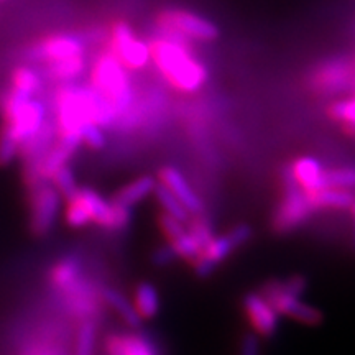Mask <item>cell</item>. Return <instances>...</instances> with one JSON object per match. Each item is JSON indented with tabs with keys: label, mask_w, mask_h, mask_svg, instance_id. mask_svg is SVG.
Returning <instances> with one entry per match:
<instances>
[{
	"label": "cell",
	"mask_w": 355,
	"mask_h": 355,
	"mask_svg": "<svg viewBox=\"0 0 355 355\" xmlns=\"http://www.w3.org/2000/svg\"><path fill=\"white\" fill-rule=\"evenodd\" d=\"M148 46L150 61L176 91L196 92L207 83V68L193 55V48L188 44L158 35Z\"/></svg>",
	"instance_id": "1"
},
{
	"label": "cell",
	"mask_w": 355,
	"mask_h": 355,
	"mask_svg": "<svg viewBox=\"0 0 355 355\" xmlns=\"http://www.w3.org/2000/svg\"><path fill=\"white\" fill-rule=\"evenodd\" d=\"M99 94L117 109L119 115L125 114L132 105V84L127 69L119 63L109 50L99 53L91 66V84Z\"/></svg>",
	"instance_id": "2"
},
{
	"label": "cell",
	"mask_w": 355,
	"mask_h": 355,
	"mask_svg": "<svg viewBox=\"0 0 355 355\" xmlns=\"http://www.w3.org/2000/svg\"><path fill=\"white\" fill-rule=\"evenodd\" d=\"M157 30L159 37L175 40L188 46L193 42H212L219 37V28L214 21L181 8H170L159 13Z\"/></svg>",
	"instance_id": "3"
},
{
	"label": "cell",
	"mask_w": 355,
	"mask_h": 355,
	"mask_svg": "<svg viewBox=\"0 0 355 355\" xmlns=\"http://www.w3.org/2000/svg\"><path fill=\"white\" fill-rule=\"evenodd\" d=\"M250 237L252 229L248 227L247 224L235 225L234 229H230L229 232L224 235H214L209 241V243L199 252L196 259L191 261L194 273L202 278L209 277L222 261L227 260L237 248L245 245V243L250 241Z\"/></svg>",
	"instance_id": "4"
},
{
	"label": "cell",
	"mask_w": 355,
	"mask_h": 355,
	"mask_svg": "<svg viewBox=\"0 0 355 355\" xmlns=\"http://www.w3.org/2000/svg\"><path fill=\"white\" fill-rule=\"evenodd\" d=\"M107 50L127 71H139L150 63L148 43L139 38L125 21H115Z\"/></svg>",
	"instance_id": "5"
},
{
	"label": "cell",
	"mask_w": 355,
	"mask_h": 355,
	"mask_svg": "<svg viewBox=\"0 0 355 355\" xmlns=\"http://www.w3.org/2000/svg\"><path fill=\"white\" fill-rule=\"evenodd\" d=\"M261 295L268 300V303L273 306L279 316L290 318L296 322L306 324V326H318L324 321L321 311L303 301V296L286 290L282 282L268 283Z\"/></svg>",
	"instance_id": "6"
},
{
	"label": "cell",
	"mask_w": 355,
	"mask_h": 355,
	"mask_svg": "<svg viewBox=\"0 0 355 355\" xmlns=\"http://www.w3.org/2000/svg\"><path fill=\"white\" fill-rule=\"evenodd\" d=\"M313 207L309 206L306 199L304 191H301L298 186L293 184V181L288 178L285 196L278 202L277 211L273 214V227L279 234L291 232L298 229L313 214Z\"/></svg>",
	"instance_id": "7"
},
{
	"label": "cell",
	"mask_w": 355,
	"mask_h": 355,
	"mask_svg": "<svg viewBox=\"0 0 355 355\" xmlns=\"http://www.w3.org/2000/svg\"><path fill=\"white\" fill-rule=\"evenodd\" d=\"M61 194L50 181L35 186L32 189V230L35 235L43 237L55 227V222L61 211Z\"/></svg>",
	"instance_id": "8"
},
{
	"label": "cell",
	"mask_w": 355,
	"mask_h": 355,
	"mask_svg": "<svg viewBox=\"0 0 355 355\" xmlns=\"http://www.w3.org/2000/svg\"><path fill=\"white\" fill-rule=\"evenodd\" d=\"M74 56H84V43L78 35L56 33L33 44L28 50V58L35 61H61Z\"/></svg>",
	"instance_id": "9"
},
{
	"label": "cell",
	"mask_w": 355,
	"mask_h": 355,
	"mask_svg": "<svg viewBox=\"0 0 355 355\" xmlns=\"http://www.w3.org/2000/svg\"><path fill=\"white\" fill-rule=\"evenodd\" d=\"M243 313L254 334L272 337L278 331L279 314L261 293H248L243 298Z\"/></svg>",
	"instance_id": "10"
},
{
	"label": "cell",
	"mask_w": 355,
	"mask_h": 355,
	"mask_svg": "<svg viewBox=\"0 0 355 355\" xmlns=\"http://www.w3.org/2000/svg\"><path fill=\"white\" fill-rule=\"evenodd\" d=\"M352 79V66L345 60H329L311 73L309 86L319 94H336L347 87Z\"/></svg>",
	"instance_id": "11"
},
{
	"label": "cell",
	"mask_w": 355,
	"mask_h": 355,
	"mask_svg": "<svg viewBox=\"0 0 355 355\" xmlns=\"http://www.w3.org/2000/svg\"><path fill=\"white\" fill-rule=\"evenodd\" d=\"M157 183L163 186L168 193H171L178 201L184 206V209L189 212V216H201L202 214V202L196 193H194L193 186L186 180L183 173L175 166H163L159 168L157 175Z\"/></svg>",
	"instance_id": "12"
},
{
	"label": "cell",
	"mask_w": 355,
	"mask_h": 355,
	"mask_svg": "<svg viewBox=\"0 0 355 355\" xmlns=\"http://www.w3.org/2000/svg\"><path fill=\"white\" fill-rule=\"evenodd\" d=\"M288 178L293 184L298 186L301 191H318L326 188V170L321 163L313 157H301L291 163Z\"/></svg>",
	"instance_id": "13"
},
{
	"label": "cell",
	"mask_w": 355,
	"mask_h": 355,
	"mask_svg": "<svg viewBox=\"0 0 355 355\" xmlns=\"http://www.w3.org/2000/svg\"><path fill=\"white\" fill-rule=\"evenodd\" d=\"M107 355H158L155 345L137 332L110 334L105 340Z\"/></svg>",
	"instance_id": "14"
},
{
	"label": "cell",
	"mask_w": 355,
	"mask_h": 355,
	"mask_svg": "<svg viewBox=\"0 0 355 355\" xmlns=\"http://www.w3.org/2000/svg\"><path fill=\"white\" fill-rule=\"evenodd\" d=\"M155 188H157V180L153 176L135 178L130 183L122 186L110 201L123 207V209L132 211V207H135L137 204L144 202L146 198L153 196Z\"/></svg>",
	"instance_id": "15"
},
{
	"label": "cell",
	"mask_w": 355,
	"mask_h": 355,
	"mask_svg": "<svg viewBox=\"0 0 355 355\" xmlns=\"http://www.w3.org/2000/svg\"><path fill=\"white\" fill-rule=\"evenodd\" d=\"M304 194L314 212L350 209V206H352L355 199L350 191L336 188H322L318 191H309V193Z\"/></svg>",
	"instance_id": "16"
},
{
	"label": "cell",
	"mask_w": 355,
	"mask_h": 355,
	"mask_svg": "<svg viewBox=\"0 0 355 355\" xmlns=\"http://www.w3.org/2000/svg\"><path fill=\"white\" fill-rule=\"evenodd\" d=\"M130 301L140 321H150L159 313V293L152 283H140Z\"/></svg>",
	"instance_id": "17"
},
{
	"label": "cell",
	"mask_w": 355,
	"mask_h": 355,
	"mask_svg": "<svg viewBox=\"0 0 355 355\" xmlns=\"http://www.w3.org/2000/svg\"><path fill=\"white\" fill-rule=\"evenodd\" d=\"M81 278V265L74 259H64L53 266L50 272V282L58 291L66 293L71 290Z\"/></svg>",
	"instance_id": "18"
},
{
	"label": "cell",
	"mask_w": 355,
	"mask_h": 355,
	"mask_svg": "<svg viewBox=\"0 0 355 355\" xmlns=\"http://www.w3.org/2000/svg\"><path fill=\"white\" fill-rule=\"evenodd\" d=\"M102 298H104L105 304H107L128 327H132V329L140 327V318L137 316L135 309H133L132 306V301L128 300L125 295L114 290V288H107V290H104V293H102Z\"/></svg>",
	"instance_id": "19"
},
{
	"label": "cell",
	"mask_w": 355,
	"mask_h": 355,
	"mask_svg": "<svg viewBox=\"0 0 355 355\" xmlns=\"http://www.w3.org/2000/svg\"><path fill=\"white\" fill-rule=\"evenodd\" d=\"M86 69V60L84 56H74L68 60L51 61L46 66V76L55 81L69 84L74 79H78Z\"/></svg>",
	"instance_id": "20"
},
{
	"label": "cell",
	"mask_w": 355,
	"mask_h": 355,
	"mask_svg": "<svg viewBox=\"0 0 355 355\" xmlns=\"http://www.w3.org/2000/svg\"><path fill=\"white\" fill-rule=\"evenodd\" d=\"M153 196L157 199V202L159 204V207H162V212H165V214L175 217V219L181 220V222H188L191 219L189 212L184 209V206L181 204L178 199L173 196L171 193H168V191L163 188V186H159L157 183V188L153 191Z\"/></svg>",
	"instance_id": "21"
},
{
	"label": "cell",
	"mask_w": 355,
	"mask_h": 355,
	"mask_svg": "<svg viewBox=\"0 0 355 355\" xmlns=\"http://www.w3.org/2000/svg\"><path fill=\"white\" fill-rule=\"evenodd\" d=\"M50 183L55 186V189L61 194L63 199H69L76 194V191L79 189L76 176H74L73 170L68 165L58 168V170L53 173L50 178Z\"/></svg>",
	"instance_id": "22"
},
{
	"label": "cell",
	"mask_w": 355,
	"mask_h": 355,
	"mask_svg": "<svg viewBox=\"0 0 355 355\" xmlns=\"http://www.w3.org/2000/svg\"><path fill=\"white\" fill-rule=\"evenodd\" d=\"M12 87L24 91L30 96H35L42 91V78H40V74L33 68L21 66V68H17L15 73H13Z\"/></svg>",
	"instance_id": "23"
},
{
	"label": "cell",
	"mask_w": 355,
	"mask_h": 355,
	"mask_svg": "<svg viewBox=\"0 0 355 355\" xmlns=\"http://www.w3.org/2000/svg\"><path fill=\"white\" fill-rule=\"evenodd\" d=\"M20 141L17 137L3 125L0 130V166H7L20 153Z\"/></svg>",
	"instance_id": "24"
},
{
	"label": "cell",
	"mask_w": 355,
	"mask_h": 355,
	"mask_svg": "<svg viewBox=\"0 0 355 355\" xmlns=\"http://www.w3.org/2000/svg\"><path fill=\"white\" fill-rule=\"evenodd\" d=\"M329 114L334 121L343 122L347 130L355 132V97L332 104L329 107Z\"/></svg>",
	"instance_id": "25"
},
{
	"label": "cell",
	"mask_w": 355,
	"mask_h": 355,
	"mask_svg": "<svg viewBox=\"0 0 355 355\" xmlns=\"http://www.w3.org/2000/svg\"><path fill=\"white\" fill-rule=\"evenodd\" d=\"M326 188L350 191L355 188V168L326 170Z\"/></svg>",
	"instance_id": "26"
},
{
	"label": "cell",
	"mask_w": 355,
	"mask_h": 355,
	"mask_svg": "<svg viewBox=\"0 0 355 355\" xmlns=\"http://www.w3.org/2000/svg\"><path fill=\"white\" fill-rule=\"evenodd\" d=\"M96 349V326L92 321H84L79 327L76 350L74 355H94Z\"/></svg>",
	"instance_id": "27"
},
{
	"label": "cell",
	"mask_w": 355,
	"mask_h": 355,
	"mask_svg": "<svg viewBox=\"0 0 355 355\" xmlns=\"http://www.w3.org/2000/svg\"><path fill=\"white\" fill-rule=\"evenodd\" d=\"M158 225H159V230H162V234L166 237V243L175 242L176 239L181 237L186 230L184 222L178 220L175 217L165 214V212H159Z\"/></svg>",
	"instance_id": "28"
},
{
	"label": "cell",
	"mask_w": 355,
	"mask_h": 355,
	"mask_svg": "<svg viewBox=\"0 0 355 355\" xmlns=\"http://www.w3.org/2000/svg\"><path fill=\"white\" fill-rule=\"evenodd\" d=\"M104 128H101L96 123H86L81 130V144L89 146L91 150H101L105 145Z\"/></svg>",
	"instance_id": "29"
},
{
	"label": "cell",
	"mask_w": 355,
	"mask_h": 355,
	"mask_svg": "<svg viewBox=\"0 0 355 355\" xmlns=\"http://www.w3.org/2000/svg\"><path fill=\"white\" fill-rule=\"evenodd\" d=\"M239 355H260V343L257 334H247L241 343Z\"/></svg>",
	"instance_id": "30"
},
{
	"label": "cell",
	"mask_w": 355,
	"mask_h": 355,
	"mask_svg": "<svg viewBox=\"0 0 355 355\" xmlns=\"http://www.w3.org/2000/svg\"><path fill=\"white\" fill-rule=\"evenodd\" d=\"M175 259H176V254H175V252H173V248L166 243L165 247L158 248V250L155 252L153 261L157 265H168V263H171V261L175 260Z\"/></svg>",
	"instance_id": "31"
},
{
	"label": "cell",
	"mask_w": 355,
	"mask_h": 355,
	"mask_svg": "<svg viewBox=\"0 0 355 355\" xmlns=\"http://www.w3.org/2000/svg\"><path fill=\"white\" fill-rule=\"evenodd\" d=\"M350 212H352V216H354V219H355V199H354V202H352V206H350V209H349Z\"/></svg>",
	"instance_id": "32"
},
{
	"label": "cell",
	"mask_w": 355,
	"mask_h": 355,
	"mask_svg": "<svg viewBox=\"0 0 355 355\" xmlns=\"http://www.w3.org/2000/svg\"><path fill=\"white\" fill-rule=\"evenodd\" d=\"M354 245H355V225H354Z\"/></svg>",
	"instance_id": "33"
}]
</instances>
